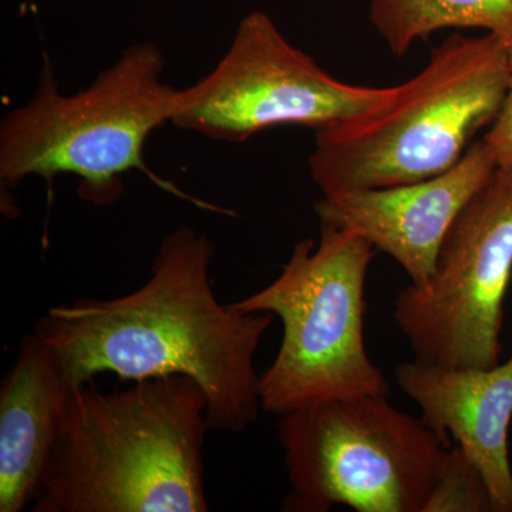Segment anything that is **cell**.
Returning <instances> with one entry per match:
<instances>
[{
  "label": "cell",
  "instance_id": "obj_1",
  "mask_svg": "<svg viewBox=\"0 0 512 512\" xmlns=\"http://www.w3.org/2000/svg\"><path fill=\"white\" fill-rule=\"evenodd\" d=\"M212 259L210 239L177 228L161 242L146 284L119 298L53 306L35 333L72 387L103 373L131 382L190 377L207 397L210 429L244 433L262 409L254 360L275 316L222 305Z\"/></svg>",
  "mask_w": 512,
  "mask_h": 512
},
{
  "label": "cell",
  "instance_id": "obj_2",
  "mask_svg": "<svg viewBox=\"0 0 512 512\" xmlns=\"http://www.w3.org/2000/svg\"><path fill=\"white\" fill-rule=\"evenodd\" d=\"M208 402L190 377L73 387L33 512H205Z\"/></svg>",
  "mask_w": 512,
  "mask_h": 512
},
{
  "label": "cell",
  "instance_id": "obj_3",
  "mask_svg": "<svg viewBox=\"0 0 512 512\" xmlns=\"http://www.w3.org/2000/svg\"><path fill=\"white\" fill-rule=\"evenodd\" d=\"M508 47L490 33H454L379 106L316 131L309 170L322 197L419 183L453 168L503 107Z\"/></svg>",
  "mask_w": 512,
  "mask_h": 512
},
{
  "label": "cell",
  "instance_id": "obj_4",
  "mask_svg": "<svg viewBox=\"0 0 512 512\" xmlns=\"http://www.w3.org/2000/svg\"><path fill=\"white\" fill-rule=\"evenodd\" d=\"M164 69L160 47L140 43L127 47L87 89L63 94L45 59L32 99L0 124L2 191L29 177L50 185L59 175H74L83 201L107 207L123 195V178L137 170L187 198L144 160L148 137L173 116L178 89L164 82Z\"/></svg>",
  "mask_w": 512,
  "mask_h": 512
},
{
  "label": "cell",
  "instance_id": "obj_5",
  "mask_svg": "<svg viewBox=\"0 0 512 512\" xmlns=\"http://www.w3.org/2000/svg\"><path fill=\"white\" fill-rule=\"evenodd\" d=\"M376 249L352 232L320 225L302 239L274 282L229 303L278 316L284 326L274 362L259 375V399L276 416L360 396H389L390 383L365 342L366 278Z\"/></svg>",
  "mask_w": 512,
  "mask_h": 512
},
{
  "label": "cell",
  "instance_id": "obj_6",
  "mask_svg": "<svg viewBox=\"0 0 512 512\" xmlns=\"http://www.w3.org/2000/svg\"><path fill=\"white\" fill-rule=\"evenodd\" d=\"M387 397L328 400L279 416L291 485L282 510L424 511L451 446Z\"/></svg>",
  "mask_w": 512,
  "mask_h": 512
},
{
  "label": "cell",
  "instance_id": "obj_7",
  "mask_svg": "<svg viewBox=\"0 0 512 512\" xmlns=\"http://www.w3.org/2000/svg\"><path fill=\"white\" fill-rule=\"evenodd\" d=\"M511 279L512 168L498 167L451 225L429 284L394 299L393 319L414 359L498 365Z\"/></svg>",
  "mask_w": 512,
  "mask_h": 512
},
{
  "label": "cell",
  "instance_id": "obj_8",
  "mask_svg": "<svg viewBox=\"0 0 512 512\" xmlns=\"http://www.w3.org/2000/svg\"><path fill=\"white\" fill-rule=\"evenodd\" d=\"M392 87L340 82L289 42L261 10L239 23L231 46L200 82L177 90L171 124L241 143L266 128L319 131L383 103Z\"/></svg>",
  "mask_w": 512,
  "mask_h": 512
},
{
  "label": "cell",
  "instance_id": "obj_9",
  "mask_svg": "<svg viewBox=\"0 0 512 512\" xmlns=\"http://www.w3.org/2000/svg\"><path fill=\"white\" fill-rule=\"evenodd\" d=\"M497 168L481 138L446 173L419 183L322 197L313 208L320 225L365 238L400 265L410 285L423 288L436 271L451 225Z\"/></svg>",
  "mask_w": 512,
  "mask_h": 512
},
{
  "label": "cell",
  "instance_id": "obj_10",
  "mask_svg": "<svg viewBox=\"0 0 512 512\" xmlns=\"http://www.w3.org/2000/svg\"><path fill=\"white\" fill-rule=\"evenodd\" d=\"M434 433L451 437L480 468L494 512H512V355L493 367H448L413 359L394 370Z\"/></svg>",
  "mask_w": 512,
  "mask_h": 512
},
{
  "label": "cell",
  "instance_id": "obj_11",
  "mask_svg": "<svg viewBox=\"0 0 512 512\" xmlns=\"http://www.w3.org/2000/svg\"><path fill=\"white\" fill-rule=\"evenodd\" d=\"M73 387L35 332L0 384V512L35 503Z\"/></svg>",
  "mask_w": 512,
  "mask_h": 512
},
{
  "label": "cell",
  "instance_id": "obj_12",
  "mask_svg": "<svg viewBox=\"0 0 512 512\" xmlns=\"http://www.w3.org/2000/svg\"><path fill=\"white\" fill-rule=\"evenodd\" d=\"M369 18L397 57L444 29H483L512 42V0H370Z\"/></svg>",
  "mask_w": 512,
  "mask_h": 512
},
{
  "label": "cell",
  "instance_id": "obj_13",
  "mask_svg": "<svg viewBox=\"0 0 512 512\" xmlns=\"http://www.w3.org/2000/svg\"><path fill=\"white\" fill-rule=\"evenodd\" d=\"M423 512H494L483 473L458 444L448 448Z\"/></svg>",
  "mask_w": 512,
  "mask_h": 512
},
{
  "label": "cell",
  "instance_id": "obj_14",
  "mask_svg": "<svg viewBox=\"0 0 512 512\" xmlns=\"http://www.w3.org/2000/svg\"><path fill=\"white\" fill-rule=\"evenodd\" d=\"M508 63H510V79H508L503 107L493 126L483 137L485 144L493 153L497 167L500 168H512V42L508 47Z\"/></svg>",
  "mask_w": 512,
  "mask_h": 512
}]
</instances>
